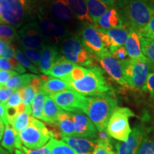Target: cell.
<instances>
[{"label":"cell","mask_w":154,"mask_h":154,"mask_svg":"<svg viewBox=\"0 0 154 154\" xmlns=\"http://www.w3.org/2000/svg\"><path fill=\"white\" fill-rule=\"evenodd\" d=\"M49 0H0L4 23L15 28L27 24L35 14H44Z\"/></svg>","instance_id":"1"},{"label":"cell","mask_w":154,"mask_h":154,"mask_svg":"<svg viewBox=\"0 0 154 154\" xmlns=\"http://www.w3.org/2000/svg\"><path fill=\"white\" fill-rule=\"evenodd\" d=\"M114 8L126 27L138 32L154 17V0H116Z\"/></svg>","instance_id":"2"},{"label":"cell","mask_w":154,"mask_h":154,"mask_svg":"<svg viewBox=\"0 0 154 154\" xmlns=\"http://www.w3.org/2000/svg\"><path fill=\"white\" fill-rule=\"evenodd\" d=\"M118 106V101L109 93L86 96L82 111L86 113L99 131L106 130L111 114Z\"/></svg>","instance_id":"3"},{"label":"cell","mask_w":154,"mask_h":154,"mask_svg":"<svg viewBox=\"0 0 154 154\" xmlns=\"http://www.w3.org/2000/svg\"><path fill=\"white\" fill-rule=\"evenodd\" d=\"M69 84L72 89L85 96L109 93L111 90L102 69L96 66L88 68L87 73L82 79Z\"/></svg>","instance_id":"4"},{"label":"cell","mask_w":154,"mask_h":154,"mask_svg":"<svg viewBox=\"0 0 154 154\" xmlns=\"http://www.w3.org/2000/svg\"><path fill=\"white\" fill-rule=\"evenodd\" d=\"M121 62L128 87L146 91L147 78L150 73L153 72L149 60L145 57L139 59L127 58Z\"/></svg>","instance_id":"5"},{"label":"cell","mask_w":154,"mask_h":154,"mask_svg":"<svg viewBox=\"0 0 154 154\" xmlns=\"http://www.w3.org/2000/svg\"><path fill=\"white\" fill-rule=\"evenodd\" d=\"M61 52L67 60L78 66H95L96 59L83 45L79 38L76 36H69L61 43Z\"/></svg>","instance_id":"6"},{"label":"cell","mask_w":154,"mask_h":154,"mask_svg":"<svg viewBox=\"0 0 154 154\" xmlns=\"http://www.w3.org/2000/svg\"><path fill=\"white\" fill-rule=\"evenodd\" d=\"M22 143L29 149H37L45 146L53 135L45 124L31 116L29 124L19 134Z\"/></svg>","instance_id":"7"},{"label":"cell","mask_w":154,"mask_h":154,"mask_svg":"<svg viewBox=\"0 0 154 154\" xmlns=\"http://www.w3.org/2000/svg\"><path fill=\"white\" fill-rule=\"evenodd\" d=\"M133 116H135L134 113L128 108H116L106 126V132L109 136L119 141L126 140L131 132L129 118Z\"/></svg>","instance_id":"8"},{"label":"cell","mask_w":154,"mask_h":154,"mask_svg":"<svg viewBox=\"0 0 154 154\" xmlns=\"http://www.w3.org/2000/svg\"><path fill=\"white\" fill-rule=\"evenodd\" d=\"M38 18V26L47 44L57 45L70 36V32L65 24L44 14H39Z\"/></svg>","instance_id":"9"},{"label":"cell","mask_w":154,"mask_h":154,"mask_svg":"<svg viewBox=\"0 0 154 154\" xmlns=\"http://www.w3.org/2000/svg\"><path fill=\"white\" fill-rule=\"evenodd\" d=\"M18 34L22 47L42 49L47 44L37 22H31L24 24L19 30Z\"/></svg>","instance_id":"10"},{"label":"cell","mask_w":154,"mask_h":154,"mask_svg":"<svg viewBox=\"0 0 154 154\" xmlns=\"http://www.w3.org/2000/svg\"><path fill=\"white\" fill-rule=\"evenodd\" d=\"M79 38L86 49L96 58V60L101 56L109 52L94 24L85 25L81 32V38Z\"/></svg>","instance_id":"11"},{"label":"cell","mask_w":154,"mask_h":154,"mask_svg":"<svg viewBox=\"0 0 154 154\" xmlns=\"http://www.w3.org/2000/svg\"><path fill=\"white\" fill-rule=\"evenodd\" d=\"M49 96L63 111L71 113L82 111V108L86 97L73 89L51 94Z\"/></svg>","instance_id":"12"},{"label":"cell","mask_w":154,"mask_h":154,"mask_svg":"<svg viewBox=\"0 0 154 154\" xmlns=\"http://www.w3.org/2000/svg\"><path fill=\"white\" fill-rule=\"evenodd\" d=\"M99 35L105 47L111 53L116 49L124 46L128 34V28L102 29L96 28Z\"/></svg>","instance_id":"13"},{"label":"cell","mask_w":154,"mask_h":154,"mask_svg":"<svg viewBox=\"0 0 154 154\" xmlns=\"http://www.w3.org/2000/svg\"><path fill=\"white\" fill-rule=\"evenodd\" d=\"M97 60L99 61L101 68L109 75L111 79L121 85L128 87L125 79L122 63L121 61L114 59L109 51L101 56Z\"/></svg>","instance_id":"14"},{"label":"cell","mask_w":154,"mask_h":154,"mask_svg":"<svg viewBox=\"0 0 154 154\" xmlns=\"http://www.w3.org/2000/svg\"><path fill=\"white\" fill-rule=\"evenodd\" d=\"M76 137L89 140L98 139L99 131L87 116L79 112L72 113Z\"/></svg>","instance_id":"15"},{"label":"cell","mask_w":154,"mask_h":154,"mask_svg":"<svg viewBox=\"0 0 154 154\" xmlns=\"http://www.w3.org/2000/svg\"><path fill=\"white\" fill-rule=\"evenodd\" d=\"M146 130L142 125L134 126L131 132L124 141L116 143V154H136Z\"/></svg>","instance_id":"16"},{"label":"cell","mask_w":154,"mask_h":154,"mask_svg":"<svg viewBox=\"0 0 154 154\" xmlns=\"http://www.w3.org/2000/svg\"><path fill=\"white\" fill-rule=\"evenodd\" d=\"M46 11L49 14L47 16L63 24L73 22L75 18L67 0H49L44 14Z\"/></svg>","instance_id":"17"},{"label":"cell","mask_w":154,"mask_h":154,"mask_svg":"<svg viewBox=\"0 0 154 154\" xmlns=\"http://www.w3.org/2000/svg\"><path fill=\"white\" fill-rule=\"evenodd\" d=\"M61 140L78 154H95L98 146L97 139L89 140L76 136H61Z\"/></svg>","instance_id":"18"},{"label":"cell","mask_w":154,"mask_h":154,"mask_svg":"<svg viewBox=\"0 0 154 154\" xmlns=\"http://www.w3.org/2000/svg\"><path fill=\"white\" fill-rule=\"evenodd\" d=\"M94 26L96 28L102 29H113L126 27L116 8H109L100 17Z\"/></svg>","instance_id":"19"},{"label":"cell","mask_w":154,"mask_h":154,"mask_svg":"<svg viewBox=\"0 0 154 154\" xmlns=\"http://www.w3.org/2000/svg\"><path fill=\"white\" fill-rule=\"evenodd\" d=\"M61 56L57 45L47 44L44 46L42 49L41 59L39 61L38 69L40 72L44 75H47L50 69Z\"/></svg>","instance_id":"20"},{"label":"cell","mask_w":154,"mask_h":154,"mask_svg":"<svg viewBox=\"0 0 154 154\" xmlns=\"http://www.w3.org/2000/svg\"><path fill=\"white\" fill-rule=\"evenodd\" d=\"M41 79L42 85L40 91L44 92L47 96L66 91V90L72 89L69 83L61 79L47 76V75H44L41 76Z\"/></svg>","instance_id":"21"},{"label":"cell","mask_w":154,"mask_h":154,"mask_svg":"<svg viewBox=\"0 0 154 154\" xmlns=\"http://www.w3.org/2000/svg\"><path fill=\"white\" fill-rule=\"evenodd\" d=\"M124 47L130 59H139L144 57L140 46V34L137 31L128 29V37L124 44Z\"/></svg>","instance_id":"22"},{"label":"cell","mask_w":154,"mask_h":154,"mask_svg":"<svg viewBox=\"0 0 154 154\" xmlns=\"http://www.w3.org/2000/svg\"><path fill=\"white\" fill-rule=\"evenodd\" d=\"M76 66V64L72 63L65 59L63 56H61L48 72L47 76L63 79L70 74L72 71Z\"/></svg>","instance_id":"23"},{"label":"cell","mask_w":154,"mask_h":154,"mask_svg":"<svg viewBox=\"0 0 154 154\" xmlns=\"http://www.w3.org/2000/svg\"><path fill=\"white\" fill-rule=\"evenodd\" d=\"M42 85L41 77L36 76L31 81L28 85L18 89L22 103L25 105H31L32 102L38 91Z\"/></svg>","instance_id":"24"},{"label":"cell","mask_w":154,"mask_h":154,"mask_svg":"<svg viewBox=\"0 0 154 154\" xmlns=\"http://www.w3.org/2000/svg\"><path fill=\"white\" fill-rule=\"evenodd\" d=\"M5 130L2 140V146L10 153H12L15 148L22 150V143L19 135L10 124L5 125Z\"/></svg>","instance_id":"25"},{"label":"cell","mask_w":154,"mask_h":154,"mask_svg":"<svg viewBox=\"0 0 154 154\" xmlns=\"http://www.w3.org/2000/svg\"><path fill=\"white\" fill-rule=\"evenodd\" d=\"M67 1L75 18L84 24V26L88 24H94L84 0H67Z\"/></svg>","instance_id":"26"},{"label":"cell","mask_w":154,"mask_h":154,"mask_svg":"<svg viewBox=\"0 0 154 154\" xmlns=\"http://www.w3.org/2000/svg\"><path fill=\"white\" fill-rule=\"evenodd\" d=\"M63 110L58 106L54 101L49 96H46L41 119L45 122L56 124L58 117Z\"/></svg>","instance_id":"27"},{"label":"cell","mask_w":154,"mask_h":154,"mask_svg":"<svg viewBox=\"0 0 154 154\" xmlns=\"http://www.w3.org/2000/svg\"><path fill=\"white\" fill-rule=\"evenodd\" d=\"M61 133V136H76L73 114L63 111L59 117L57 124Z\"/></svg>","instance_id":"28"},{"label":"cell","mask_w":154,"mask_h":154,"mask_svg":"<svg viewBox=\"0 0 154 154\" xmlns=\"http://www.w3.org/2000/svg\"><path fill=\"white\" fill-rule=\"evenodd\" d=\"M87 7L89 16L95 25L99 19L109 8L100 0H84Z\"/></svg>","instance_id":"29"},{"label":"cell","mask_w":154,"mask_h":154,"mask_svg":"<svg viewBox=\"0 0 154 154\" xmlns=\"http://www.w3.org/2000/svg\"><path fill=\"white\" fill-rule=\"evenodd\" d=\"M32 116V108L31 105H26L25 110L17 116L15 118L11 126L19 134L29 124L30 118Z\"/></svg>","instance_id":"30"},{"label":"cell","mask_w":154,"mask_h":154,"mask_svg":"<svg viewBox=\"0 0 154 154\" xmlns=\"http://www.w3.org/2000/svg\"><path fill=\"white\" fill-rule=\"evenodd\" d=\"M36 76V75H34L33 74H24L21 75L19 74L17 76L11 77L10 79L6 83L5 86L13 88L15 91H17L19 88L28 85L31 81Z\"/></svg>","instance_id":"31"},{"label":"cell","mask_w":154,"mask_h":154,"mask_svg":"<svg viewBox=\"0 0 154 154\" xmlns=\"http://www.w3.org/2000/svg\"><path fill=\"white\" fill-rule=\"evenodd\" d=\"M140 42L143 54L149 60L153 70L152 72H154V40L140 34Z\"/></svg>","instance_id":"32"},{"label":"cell","mask_w":154,"mask_h":154,"mask_svg":"<svg viewBox=\"0 0 154 154\" xmlns=\"http://www.w3.org/2000/svg\"><path fill=\"white\" fill-rule=\"evenodd\" d=\"M51 154H78L63 140L51 138L48 142Z\"/></svg>","instance_id":"33"},{"label":"cell","mask_w":154,"mask_h":154,"mask_svg":"<svg viewBox=\"0 0 154 154\" xmlns=\"http://www.w3.org/2000/svg\"><path fill=\"white\" fill-rule=\"evenodd\" d=\"M0 39L11 44L19 41V36L16 28L7 24H0Z\"/></svg>","instance_id":"34"},{"label":"cell","mask_w":154,"mask_h":154,"mask_svg":"<svg viewBox=\"0 0 154 154\" xmlns=\"http://www.w3.org/2000/svg\"><path fill=\"white\" fill-rule=\"evenodd\" d=\"M0 70L14 71L19 74H24L26 72V69L15 58L7 59L2 57H0Z\"/></svg>","instance_id":"35"},{"label":"cell","mask_w":154,"mask_h":154,"mask_svg":"<svg viewBox=\"0 0 154 154\" xmlns=\"http://www.w3.org/2000/svg\"><path fill=\"white\" fill-rule=\"evenodd\" d=\"M46 96L47 95L44 92L39 91L32 102V116L34 118L41 119Z\"/></svg>","instance_id":"36"},{"label":"cell","mask_w":154,"mask_h":154,"mask_svg":"<svg viewBox=\"0 0 154 154\" xmlns=\"http://www.w3.org/2000/svg\"><path fill=\"white\" fill-rule=\"evenodd\" d=\"M136 154H154V138L146 131Z\"/></svg>","instance_id":"37"},{"label":"cell","mask_w":154,"mask_h":154,"mask_svg":"<svg viewBox=\"0 0 154 154\" xmlns=\"http://www.w3.org/2000/svg\"><path fill=\"white\" fill-rule=\"evenodd\" d=\"M15 59L19 61L25 69H27L34 74H39L40 70L29 60V59L24 54L20 49H15Z\"/></svg>","instance_id":"38"},{"label":"cell","mask_w":154,"mask_h":154,"mask_svg":"<svg viewBox=\"0 0 154 154\" xmlns=\"http://www.w3.org/2000/svg\"><path fill=\"white\" fill-rule=\"evenodd\" d=\"M20 49L29 59V60L34 63V66H36L37 68L39 67V61L40 59H41L42 49H29V48L24 47H22Z\"/></svg>","instance_id":"39"},{"label":"cell","mask_w":154,"mask_h":154,"mask_svg":"<svg viewBox=\"0 0 154 154\" xmlns=\"http://www.w3.org/2000/svg\"><path fill=\"white\" fill-rule=\"evenodd\" d=\"M87 72L88 69L77 65V66L72 71L70 74H69V76H67L65 79H63V80L66 81V82H68L69 84L72 82H75V81H78L85 76Z\"/></svg>","instance_id":"40"},{"label":"cell","mask_w":154,"mask_h":154,"mask_svg":"<svg viewBox=\"0 0 154 154\" xmlns=\"http://www.w3.org/2000/svg\"><path fill=\"white\" fill-rule=\"evenodd\" d=\"M98 146L96 148L95 154H116L113 151L111 145V140H99L97 139Z\"/></svg>","instance_id":"41"},{"label":"cell","mask_w":154,"mask_h":154,"mask_svg":"<svg viewBox=\"0 0 154 154\" xmlns=\"http://www.w3.org/2000/svg\"><path fill=\"white\" fill-rule=\"evenodd\" d=\"M0 57L7 59L15 58V48L14 46L0 39Z\"/></svg>","instance_id":"42"},{"label":"cell","mask_w":154,"mask_h":154,"mask_svg":"<svg viewBox=\"0 0 154 154\" xmlns=\"http://www.w3.org/2000/svg\"><path fill=\"white\" fill-rule=\"evenodd\" d=\"M139 34L145 37L151 38L152 39L154 38V17L151 19L149 24L139 32Z\"/></svg>","instance_id":"43"},{"label":"cell","mask_w":154,"mask_h":154,"mask_svg":"<svg viewBox=\"0 0 154 154\" xmlns=\"http://www.w3.org/2000/svg\"><path fill=\"white\" fill-rule=\"evenodd\" d=\"M111 54L114 59L119 61H123L128 58V54L124 46H121L116 49L114 51L111 53Z\"/></svg>","instance_id":"44"},{"label":"cell","mask_w":154,"mask_h":154,"mask_svg":"<svg viewBox=\"0 0 154 154\" xmlns=\"http://www.w3.org/2000/svg\"><path fill=\"white\" fill-rule=\"evenodd\" d=\"M22 151H24L26 154H51V151H50L48 143L37 149H29L22 146Z\"/></svg>","instance_id":"45"},{"label":"cell","mask_w":154,"mask_h":154,"mask_svg":"<svg viewBox=\"0 0 154 154\" xmlns=\"http://www.w3.org/2000/svg\"><path fill=\"white\" fill-rule=\"evenodd\" d=\"M22 102L20 94H19L18 90H17L9 97L5 105L7 107H17Z\"/></svg>","instance_id":"46"},{"label":"cell","mask_w":154,"mask_h":154,"mask_svg":"<svg viewBox=\"0 0 154 154\" xmlns=\"http://www.w3.org/2000/svg\"><path fill=\"white\" fill-rule=\"evenodd\" d=\"M19 74V73L14 72V71L0 70V87L5 86L6 83L8 82L11 77L17 76Z\"/></svg>","instance_id":"47"},{"label":"cell","mask_w":154,"mask_h":154,"mask_svg":"<svg viewBox=\"0 0 154 154\" xmlns=\"http://www.w3.org/2000/svg\"><path fill=\"white\" fill-rule=\"evenodd\" d=\"M14 91L15 90L13 88L6 87V86H1L0 87V102L4 104H6L9 97L12 95Z\"/></svg>","instance_id":"48"},{"label":"cell","mask_w":154,"mask_h":154,"mask_svg":"<svg viewBox=\"0 0 154 154\" xmlns=\"http://www.w3.org/2000/svg\"><path fill=\"white\" fill-rule=\"evenodd\" d=\"M146 91L150 94V97L154 103V72H151L147 78L146 84Z\"/></svg>","instance_id":"49"},{"label":"cell","mask_w":154,"mask_h":154,"mask_svg":"<svg viewBox=\"0 0 154 154\" xmlns=\"http://www.w3.org/2000/svg\"><path fill=\"white\" fill-rule=\"evenodd\" d=\"M0 119L4 121L5 125L9 124L6 117V105L2 103H0Z\"/></svg>","instance_id":"50"},{"label":"cell","mask_w":154,"mask_h":154,"mask_svg":"<svg viewBox=\"0 0 154 154\" xmlns=\"http://www.w3.org/2000/svg\"><path fill=\"white\" fill-rule=\"evenodd\" d=\"M100 1L107 6L109 8H114L116 2V0H100Z\"/></svg>","instance_id":"51"},{"label":"cell","mask_w":154,"mask_h":154,"mask_svg":"<svg viewBox=\"0 0 154 154\" xmlns=\"http://www.w3.org/2000/svg\"><path fill=\"white\" fill-rule=\"evenodd\" d=\"M5 130V123H4V121L0 119V143H1L2 140Z\"/></svg>","instance_id":"52"},{"label":"cell","mask_w":154,"mask_h":154,"mask_svg":"<svg viewBox=\"0 0 154 154\" xmlns=\"http://www.w3.org/2000/svg\"><path fill=\"white\" fill-rule=\"evenodd\" d=\"M5 24V23H4L2 13V7H1V5H0V24Z\"/></svg>","instance_id":"53"},{"label":"cell","mask_w":154,"mask_h":154,"mask_svg":"<svg viewBox=\"0 0 154 154\" xmlns=\"http://www.w3.org/2000/svg\"><path fill=\"white\" fill-rule=\"evenodd\" d=\"M14 154H26V153H25L23 151H22V150L17 149L14 151Z\"/></svg>","instance_id":"54"},{"label":"cell","mask_w":154,"mask_h":154,"mask_svg":"<svg viewBox=\"0 0 154 154\" xmlns=\"http://www.w3.org/2000/svg\"><path fill=\"white\" fill-rule=\"evenodd\" d=\"M0 154H7V152L5 151L2 148H0Z\"/></svg>","instance_id":"55"},{"label":"cell","mask_w":154,"mask_h":154,"mask_svg":"<svg viewBox=\"0 0 154 154\" xmlns=\"http://www.w3.org/2000/svg\"><path fill=\"white\" fill-rule=\"evenodd\" d=\"M153 40H154V38H153Z\"/></svg>","instance_id":"56"}]
</instances>
